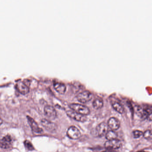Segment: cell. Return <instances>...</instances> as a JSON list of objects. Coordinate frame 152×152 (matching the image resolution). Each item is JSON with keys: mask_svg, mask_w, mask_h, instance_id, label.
Masks as SVG:
<instances>
[{"mask_svg": "<svg viewBox=\"0 0 152 152\" xmlns=\"http://www.w3.org/2000/svg\"><path fill=\"white\" fill-rule=\"evenodd\" d=\"M69 107L72 110L84 116H87L90 113L89 109L87 106L79 104H71Z\"/></svg>", "mask_w": 152, "mask_h": 152, "instance_id": "cell-1", "label": "cell"}, {"mask_svg": "<svg viewBox=\"0 0 152 152\" xmlns=\"http://www.w3.org/2000/svg\"><path fill=\"white\" fill-rule=\"evenodd\" d=\"M93 97V94L89 91L86 90L79 93L77 95L78 101L83 103H86L90 101Z\"/></svg>", "mask_w": 152, "mask_h": 152, "instance_id": "cell-2", "label": "cell"}, {"mask_svg": "<svg viewBox=\"0 0 152 152\" xmlns=\"http://www.w3.org/2000/svg\"><path fill=\"white\" fill-rule=\"evenodd\" d=\"M67 135L70 139H78L81 136V133L80 130L75 126H72L68 129L67 131Z\"/></svg>", "mask_w": 152, "mask_h": 152, "instance_id": "cell-3", "label": "cell"}, {"mask_svg": "<svg viewBox=\"0 0 152 152\" xmlns=\"http://www.w3.org/2000/svg\"><path fill=\"white\" fill-rule=\"evenodd\" d=\"M44 114L50 120H54L57 116V112L53 106L47 105L45 107Z\"/></svg>", "mask_w": 152, "mask_h": 152, "instance_id": "cell-4", "label": "cell"}, {"mask_svg": "<svg viewBox=\"0 0 152 152\" xmlns=\"http://www.w3.org/2000/svg\"><path fill=\"white\" fill-rule=\"evenodd\" d=\"M67 115L73 119L79 122H83L87 120L86 116L81 115L73 110H69L66 112Z\"/></svg>", "mask_w": 152, "mask_h": 152, "instance_id": "cell-5", "label": "cell"}, {"mask_svg": "<svg viewBox=\"0 0 152 152\" xmlns=\"http://www.w3.org/2000/svg\"><path fill=\"white\" fill-rule=\"evenodd\" d=\"M121 142L117 139L108 141L104 144L105 148L110 151L119 149L121 146Z\"/></svg>", "mask_w": 152, "mask_h": 152, "instance_id": "cell-6", "label": "cell"}, {"mask_svg": "<svg viewBox=\"0 0 152 152\" xmlns=\"http://www.w3.org/2000/svg\"><path fill=\"white\" fill-rule=\"evenodd\" d=\"M12 139L9 135L4 137L0 139V148L2 149H8L10 148L11 146Z\"/></svg>", "mask_w": 152, "mask_h": 152, "instance_id": "cell-7", "label": "cell"}, {"mask_svg": "<svg viewBox=\"0 0 152 152\" xmlns=\"http://www.w3.org/2000/svg\"><path fill=\"white\" fill-rule=\"evenodd\" d=\"M42 126L48 131L50 132H53L55 131L57 128V126L56 124H54L53 122H51L50 120H47L43 119L41 121Z\"/></svg>", "mask_w": 152, "mask_h": 152, "instance_id": "cell-8", "label": "cell"}, {"mask_svg": "<svg viewBox=\"0 0 152 152\" xmlns=\"http://www.w3.org/2000/svg\"><path fill=\"white\" fill-rule=\"evenodd\" d=\"M108 124L105 122H102L97 126L96 128V132L97 135L99 137H102L106 134L108 130Z\"/></svg>", "mask_w": 152, "mask_h": 152, "instance_id": "cell-9", "label": "cell"}, {"mask_svg": "<svg viewBox=\"0 0 152 152\" xmlns=\"http://www.w3.org/2000/svg\"><path fill=\"white\" fill-rule=\"evenodd\" d=\"M27 118L29 126L34 132L37 134H40L42 132V129L39 127L37 123L32 117L28 116H27Z\"/></svg>", "mask_w": 152, "mask_h": 152, "instance_id": "cell-10", "label": "cell"}, {"mask_svg": "<svg viewBox=\"0 0 152 152\" xmlns=\"http://www.w3.org/2000/svg\"><path fill=\"white\" fill-rule=\"evenodd\" d=\"M16 87L18 91L22 94H26L29 92V88L28 86L23 81H18L16 84Z\"/></svg>", "mask_w": 152, "mask_h": 152, "instance_id": "cell-11", "label": "cell"}, {"mask_svg": "<svg viewBox=\"0 0 152 152\" xmlns=\"http://www.w3.org/2000/svg\"><path fill=\"white\" fill-rule=\"evenodd\" d=\"M108 126L112 130H116L119 128L120 123L119 120L115 117H111L109 120Z\"/></svg>", "mask_w": 152, "mask_h": 152, "instance_id": "cell-12", "label": "cell"}, {"mask_svg": "<svg viewBox=\"0 0 152 152\" xmlns=\"http://www.w3.org/2000/svg\"><path fill=\"white\" fill-rule=\"evenodd\" d=\"M53 86H54L55 90L59 93L63 94L66 92V86L63 82L54 81L53 82Z\"/></svg>", "mask_w": 152, "mask_h": 152, "instance_id": "cell-13", "label": "cell"}, {"mask_svg": "<svg viewBox=\"0 0 152 152\" xmlns=\"http://www.w3.org/2000/svg\"><path fill=\"white\" fill-rule=\"evenodd\" d=\"M93 105L94 108L96 109H101L103 106V101L100 97L96 98L93 101Z\"/></svg>", "mask_w": 152, "mask_h": 152, "instance_id": "cell-14", "label": "cell"}, {"mask_svg": "<svg viewBox=\"0 0 152 152\" xmlns=\"http://www.w3.org/2000/svg\"><path fill=\"white\" fill-rule=\"evenodd\" d=\"M112 106L113 109L118 113L121 114L124 112V109L123 106L118 102H114L113 103Z\"/></svg>", "mask_w": 152, "mask_h": 152, "instance_id": "cell-15", "label": "cell"}, {"mask_svg": "<svg viewBox=\"0 0 152 152\" xmlns=\"http://www.w3.org/2000/svg\"><path fill=\"white\" fill-rule=\"evenodd\" d=\"M105 135H106V138L108 141L117 139V137H118L117 133L113 130L108 131Z\"/></svg>", "mask_w": 152, "mask_h": 152, "instance_id": "cell-16", "label": "cell"}, {"mask_svg": "<svg viewBox=\"0 0 152 152\" xmlns=\"http://www.w3.org/2000/svg\"><path fill=\"white\" fill-rule=\"evenodd\" d=\"M143 136L147 140H151L152 139V130H146L143 133Z\"/></svg>", "mask_w": 152, "mask_h": 152, "instance_id": "cell-17", "label": "cell"}, {"mask_svg": "<svg viewBox=\"0 0 152 152\" xmlns=\"http://www.w3.org/2000/svg\"><path fill=\"white\" fill-rule=\"evenodd\" d=\"M24 145H25V147L28 151H32L34 150V146L31 143V142H29V141L26 140L24 142Z\"/></svg>", "mask_w": 152, "mask_h": 152, "instance_id": "cell-18", "label": "cell"}, {"mask_svg": "<svg viewBox=\"0 0 152 152\" xmlns=\"http://www.w3.org/2000/svg\"><path fill=\"white\" fill-rule=\"evenodd\" d=\"M143 135V133L139 130H135L133 132V136L134 138H140Z\"/></svg>", "mask_w": 152, "mask_h": 152, "instance_id": "cell-19", "label": "cell"}, {"mask_svg": "<svg viewBox=\"0 0 152 152\" xmlns=\"http://www.w3.org/2000/svg\"><path fill=\"white\" fill-rule=\"evenodd\" d=\"M147 118L149 120H151L152 121V112L151 113H150L149 115H148V117H147Z\"/></svg>", "mask_w": 152, "mask_h": 152, "instance_id": "cell-20", "label": "cell"}, {"mask_svg": "<svg viewBox=\"0 0 152 152\" xmlns=\"http://www.w3.org/2000/svg\"><path fill=\"white\" fill-rule=\"evenodd\" d=\"M3 123V120L1 118V117H0V126Z\"/></svg>", "mask_w": 152, "mask_h": 152, "instance_id": "cell-21", "label": "cell"}, {"mask_svg": "<svg viewBox=\"0 0 152 152\" xmlns=\"http://www.w3.org/2000/svg\"><path fill=\"white\" fill-rule=\"evenodd\" d=\"M103 152H112L111 151H110V150H108V151H104Z\"/></svg>", "mask_w": 152, "mask_h": 152, "instance_id": "cell-22", "label": "cell"}, {"mask_svg": "<svg viewBox=\"0 0 152 152\" xmlns=\"http://www.w3.org/2000/svg\"><path fill=\"white\" fill-rule=\"evenodd\" d=\"M137 152H146V151H137Z\"/></svg>", "mask_w": 152, "mask_h": 152, "instance_id": "cell-23", "label": "cell"}]
</instances>
